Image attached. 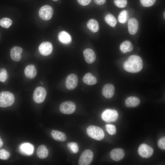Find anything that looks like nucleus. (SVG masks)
<instances>
[{"instance_id":"72a5a7b5","label":"nucleus","mask_w":165,"mask_h":165,"mask_svg":"<svg viewBox=\"0 0 165 165\" xmlns=\"http://www.w3.org/2000/svg\"><path fill=\"white\" fill-rule=\"evenodd\" d=\"M10 156V153L4 149L0 150V159L6 160L8 159Z\"/></svg>"},{"instance_id":"0eeeda50","label":"nucleus","mask_w":165,"mask_h":165,"mask_svg":"<svg viewBox=\"0 0 165 165\" xmlns=\"http://www.w3.org/2000/svg\"><path fill=\"white\" fill-rule=\"evenodd\" d=\"M53 13L52 7L49 5H46L40 8L39 11V15L42 20H48L51 18Z\"/></svg>"},{"instance_id":"2eb2a0df","label":"nucleus","mask_w":165,"mask_h":165,"mask_svg":"<svg viewBox=\"0 0 165 165\" xmlns=\"http://www.w3.org/2000/svg\"><path fill=\"white\" fill-rule=\"evenodd\" d=\"M138 27V20L135 18H131L128 21V27L129 33L132 35L135 34L137 32Z\"/></svg>"},{"instance_id":"20e7f679","label":"nucleus","mask_w":165,"mask_h":165,"mask_svg":"<svg viewBox=\"0 0 165 165\" xmlns=\"http://www.w3.org/2000/svg\"><path fill=\"white\" fill-rule=\"evenodd\" d=\"M102 119L107 123L115 122L118 117V114L115 110L108 109L102 113L101 115Z\"/></svg>"},{"instance_id":"a878e982","label":"nucleus","mask_w":165,"mask_h":165,"mask_svg":"<svg viewBox=\"0 0 165 165\" xmlns=\"http://www.w3.org/2000/svg\"><path fill=\"white\" fill-rule=\"evenodd\" d=\"M105 20L106 22L110 26L114 27L117 24V20L115 17L111 14L107 15Z\"/></svg>"},{"instance_id":"6ab92c4d","label":"nucleus","mask_w":165,"mask_h":165,"mask_svg":"<svg viewBox=\"0 0 165 165\" xmlns=\"http://www.w3.org/2000/svg\"><path fill=\"white\" fill-rule=\"evenodd\" d=\"M37 71L35 66L30 64L27 66L24 70L25 76L29 78L32 79L36 75Z\"/></svg>"},{"instance_id":"4be33fe9","label":"nucleus","mask_w":165,"mask_h":165,"mask_svg":"<svg viewBox=\"0 0 165 165\" xmlns=\"http://www.w3.org/2000/svg\"><path fill=\"white\" fill-rule=\"evenodd\" d=\"M120 51L123 53L132 51L133 46L131 42L129 41H125L122 42L119 47Z\"/></svg>"},{"instance_id":"c9c22d12","label":"nucleus","mask_w":165,"mask_h":165,"mask_svg":"<svg viewBox=\"0 0 165 165\" xmlns=\"http://www.w3.org/2000/svg\"><path fill=\"white\" fill-rule=\"evenodd\" d=\"M78 3L81 5L85 6L88 5L92 0H77Z\"/></svg>"},{"instance_id":"aec40b11","label":"nucleus","mask_w":165,"mask_h":165,"mask_svg":"<svg viewBox=\"0 0 165 165\" xmlns=\"http://www.w3.org/2000/svg\"><path fill=\"white\" fill-rule=\"evenodd\" d=\"M82 81L84 83L89 85H94L97 82L96 77L90 73H87L84 76Z\"/></svg>"},{"instance_id":"473e14b6","label":"nucleus","mask_w":165,"mask_h":165,"mask_svg":"<svg viewBox=\"0 0 165 165\" xmlns=\"http://www.w3.org/2000/svg\"><path fill=\"white\" fill-rule=\"evenodd\" d=\"M141 4L146 7H150L155 2L156 0H140Z\"/></svg>"},{"instance_id":"f257e3e1","label":"nucleus","mask_w":165,"mask_h":165,"mask_svg":"<svg viewBox=\"0 0 165 165\" xmlns=\"http://www.w3.org/2000/svg\"><path fill=\"white\" fill-rule=\"evenodd\" d=\"M143 63L139 56L132 55L130 56L123 64V67L126 71L132 73L140 72L142 69Z\"/></svg>"},{"instance_id":"4c0bfd02","label":"nucleus","mask_w":165,"mask_h":165,"mask_svg":"<svg viewBox=\"0 0 165 165\" xmlns=\"http://www.w3.org/2000/svg\"><path fill=\"white\" fill-rule=\"evenodd\" d=\"M3 144V142L2 139L0 138V148H1Z\"/></svg>"},{"instance_id":"f704fd0d","label":"nucleus","mask_w":165,"mask_h":165,"mask_svg":"<svg viewBox=\"0 0 165 165\" xmlns=\"http://www.w3.org/2000/svg\"><path fill=\"white\" fill-rule=\"evenodd\" d=\"M158 147L163 150L165 149V138L163 137L160 138L158 141L157 143Z\"/></svg>"},{"instance_id":"7c9ffc66","label":"nucleus","mask_w":165,"mask_h":165,"mask_svg":"<svg viewBox=\"0 0 165 165\" xmlns=\"http://www.w3.org/2000/svg\"><path fill=\"white\" fill-rule=\"evenodd\" d=\"M8 75L6 70L4 68L0 69V81L5 82L7 78Z\"/></svg>"},{"instance_id":"c756f323","label":"nucleus","mask_w":165,"mask_h":165,"mask_svg":"<svg viewBox=\"0 0 165 165\" xmlns=\"http://www.w3.org/2000/svg\"><path fill=\"white\" fill-rule=\"evenodd\" d=\"M106 131L108 133L111 135L115 134L116 132V127L112 124H107L105 125Z\"/></svg>"},{"instance_id":"f8f14e48","label":"nucleus","mask_w":165,"mask_h":165,"mask_svg":"<svg viewBox=\"0 0 165 165\" xmlns=\"http://www.w3.org/2000/svg\"><path fill=\"white\" fill-rule=\"evenodd\" d=\"M110 156L112 160L115 161H119L123 158L125 156V152L122 148H116L112 150Z\"/></svg>"},{"instance_id":"9d476101","label":"nucleus","mask_w":165,"mask_h":165,"mask_svg":"<svg viewBox=\"0 0 165 165\" xmlns=\"http://www.w3.org/2000/svg\"><path fill=\"white\" fill-rule=\"evenodd\" d=\"M78 81L77 76L72 74L68 75L66 79L65 85L67 88L69 90L74 89L77 86Z\"/></svg>"},{"instance_id":"cd10ccee","label":"nucleus","mask_w":165,"mask_h":165,"mask_svg":"<svg viewBox=\"0 0 165 165\" xmlns=\"http://www.w3.org/2000/svg\"><path fill=\"white\" fill-rule=\"evenodd\" d=\"M12 24V20L8 18H3L0 20V25L4 28H8Z\"/></svg>"},{"instance_id":"423d86ee","label":"nucleus","mask_w":165,"mask_h":165,"mask_svg":"<svg viewBox=\"0 0 165 165\" xmlns=\"http://www.w3.org/2000/svg\"><path fill=\"white\" fill-rule=\"evenodd\" d=\"M93 152L91 150H85L80 156L78 162L79 165H90L93 160Z\"/></svg>"},{"instance_id":"393cba45","label":"nucleus","mask_w":165,"mask_h":165,"mask_svg":"<svg viewBox=\"0 0 165 165\" xmlns=\"http://www.w3.org/2000/svg\"><path fill=\"white\" fill-rule=\"evenodd\" d=\"M49 152L46 147L44 145L39 146L37 150V155L40 159L46 158L48 156Z\"/></svg>"},{"instance_id":"e433bc0d","label":"nucleus","mask_w":165,"mask_h":165,"mask_svg":"<svg viewBox=\"0 0 165 165\" xmlns=\"http://www.w3.org/2000/svg\"><path fill=\"white\" fill-rule=\"evenodd\" d=\"M94 2L96 4L98 5H101L104 4L106 2V0H94Z\"/></svg>"},{"instance_id":"bb28decb","label":"nucleus","mask_w":165,"mask_h":165,"mask_svg":"<svg viewBox=\"0 0 165 165\" xmlns=\"http://www.w3.org/2000/svg\"><path fill=\"white\" fill-rule=\"evenodd\" d=\"M67 147L69 150L72 153L75 154L78 152V146L75 142H69L67 144Z\"/></svg>"},{"instance_id":"39448f33","label":"nucleus","mask_w":165,"mask_h":165,"mask_svg":"<svg viewBox=\"0 0 165 165\" xmlns=\"http://www.w3.org/2000/svg\"><path fill=\"white\" fill-rule=\"evenodd\" d=\"M46 95V89L41 86L35 88L33 94V99L37 103H41L44 101Z\"/></svg>"},{"instance_id":"6e6552de","label":"nucleus","mask_w":165,"mask_h":165,"mask_svg":"<svg viewBox=\"0 0 165 165\" xmlns=\"http://www.w3.org/2000/svg\"><path fill=\"white\" fill-rule=\"evenodd\" d=\"M76 109L75 104L71 101H65L62 103L60 106V111L66 114H71L73 113Z\"/></svg>"},{"instance_id":"f3484780","label":"nucleus","mask_w":165,"mask_h":165,"mask_svg":"<svg viewBox=\"0 0 165 165\" xmlns=\"http://www.w3.org/2000/svg\"><path fill=\"white\" fill-rule=\"evenodd\" d=\"M34 147L31 144L25 143L21 144L20 147L21 152L26 155H30L32 154L34 151Z\"/></svg>"},{"instance_id":"58836bf2","label":"nucleus","mask_w":165,"mask_h":165,"mask_svg":"<svg viewBox=\"0 0 165 165\" xmlns=\"http://www.w3.org/2000/svg\"><path fill=\"white\" fill-rule=\"evenodd\" d=\"M165 12H164V13H163V17L164 18V19H165Z\"/></svg>"},{"instance_id":"f03ea898","label":"nucleus","mask_w":165,"mask_h":165,"mask_svg":"<svg viewBox=\"0 0 165 165\" xmlns=\"http://www.w3.org/2000/svg\"><path fill=\"white\" fill-rule=\"evenodd\" d=\"M86 132L90 137L97 141L102 140L105 137L103 130L98 127L91 125L88 127L86 129Z\"/></svg>"},{"instance_id":"a211bd4d","label":"nucleus","mask_w":165,"mask_h":165,"mask_svg":"<svg viewBox=\"0 0 165 165\" xmlns=\"http://www.w3.org/2000/svg\"><path fill=\"white\" fill-rule=\"evenodd\" d=\"M140 103L139 99L135 96H130L128 97L125 100L126 106L129 108H132L138 106Z\"/></svg>"},{"instance_id":"4468645a","label":"nucleus","mask_w":165,"mask_h":165,"mask_svg":"<svg viewBox=\"0 0 165 165\" xmlns=\"http://www.w3.org/2000/svg\"><path fill=\"white\" fill-rule=\"evenodd\" d=\"M22 51V49L19 46H15L13 47L10 51V56L12 59L16 61H20L21 58V54Z\"/></svg>"},{"instance_id":"c85d7f7f","label":"nucleus","mask_w":165,"mask_h":165,"mask_svg":"<svg viewBox=\"0 0 165 165\" xmlns=\"http://www.w3.org/2000/svg\"><path fill=\"white\" fill-rule=\"evenodd\" d=\"M127 12L126 10H123L120 12L118 17V20L119 23L123 24L126 22L127 20Z\"/></svg>"},{"instance_id":"a19ab883","label":"nucleus","mask_w":165,"mask_h":165,"mask_svg":"<svg viewBox=\"0 0 165 165\" xmlns=\"http://www.w3.org/2000/svg\"><path fill=\"white\" fill-rule=\"evenodd\" d=\"M41 84H42V82H41Z\"/></svg>"},{"instance_id":"2f4dec72","label":"nucleus","mask_w":165,"mask_h":165,"mask_svg":"<svg viewBox=\"0 0 165 165\" xmlns=\"http://www.w3.org/2000/svg\"><path fill=\"white\" fill-rule=\"evenodd\" d=\"M114 2L117 7L120 8L125 7L127 4V0H114Z\"/></svg>"},{"instance_id":"412c9836","label":"nucleus","mask_w":165,"mask_h":165,"mask_svg":"<svg viewBox=\"0 0 165 165\" xmlns=\"http://www.w3.org/2000/svg\"><path fill=\"white\" fill-rule=\"evenodd\" d=\"M58 38L60 42L64 44H69L72 41L70 35L64 31H61L59 33Z\"/></svg>"},{"instance_id":"ddd939ff","label":"nucleus","mask_w":165,"mask_h":165,"mask_svg":"<svg viewBox=\"0 0 165 165\" xmlns=\"http://www.w3.org/2000/svg\"><path fill=\"white\" fill-rule=\"evenodd\" d=\"M115 90V87L113 85L110 83L107 84L102 88V94L105 98H110L113 96Z\"/></svg>"},{"instance_id":"b1692460","label":"nucleus","mask_w":165,"mask_h":165,"mask_svg":"<svg viewBox=\"0 0 165 165\" xmlns=\"http://www.w3.org/2000/svg\"><path fill=\"white\" fill-rule=\"evenodd\" d=\"M87 27L91 31L94 33L98 31L99 29L98 22L93 19H90L88 21L87 24Z\"/></svg>"},{"instance_id":"dca6fc26","label":"nucleus","mask_w":165,"mask_h":165,"mask_svg":"<svg viewBox=\"0 0 165 165\" xmlns=\"http://www.w3.org/2000/svg\"><path fill=\"white\" fill-rule=\"evenodd\" d=\"M83 55L86 61L89 64L92 63L95 60V53L91 49H85L83 52Z\"/></svg>"},{"instance_id":"5701e85b","label":"nucleus","mask_w":165,"mask_h":165,"mask_svg":"<svg viewBox=\"0 0 165 165\" xmlns=\"http://www.w3.org/2000/svg\"><path fill=\"white\" fill-rule=\"evenodd\" d=\"M51 134L53 138L57 141H64L66 140V134L60 131L53 130L51 131Z\"/></svg>"},{"instance_id":"7ed1b4c3","label":"nucleus","mask_w":165,"mask_h":165,"mask_svg":"<svg viewBox=\"0 0 165 165\" xmlns=\"http://www.w3.org/2000/svg\"><path fill=\"white\" fill-rule=\"evenodd\" d=\"M13 94L9 91H3L0 93V107H7L12 105L14 102Z\"/></svg>"},{"instance_id":"1a4fd4ad","label":"nucleus","mask_w":165,"mask_h":165,"mask_svg":"<svg viewBox=\"0 0 165 165\" xmlns=\"http://www.w3.org/2000/svg\"><path fill=\"white\" fill-rule=\"evenodd\" d=\"M153 148L145 144H142L139 147L138 149V154L144 158L150 157L153 153Z\"/></svg>"},{"instance_id":"9b49d317","label":"nucleus","mask_w":165,"mask_h":165,"mask_svg":"<svg viewBox=\"0 0 165 165\" xmlns=\"http://www.w3.org/2000/svg\"><path fill=\"white\" fill-rule=\"evenodd\" d=\"M38 50L41 54L43 56H48L52 52L53 46L49 42H44L40 45Z\"/></svg>"},{"instance_id":"ea45409f","label":"nucleus","mask_w":165,"mask_h":165,"mask_svg":"<svg viewBox=\"0 0 165 165\" xmlns=\"http://www.w3.org/2000/svg\"><path fill=\"white\" fill-rule=\"evenodd\" d=\"M53 0V1H58V0Z\"/></svg>"}]
</instances>
